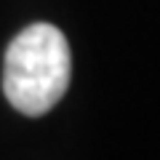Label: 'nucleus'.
<instances>
[{
    "label": "nucleus",
    "instance_id": "f257e3e1",
    "mask_svg": "<svg viewBox=\"0 0 160 160\" xmlns=\"http://www.w3.org/2000/svg\"><path fill=\"white\" fill-rule=\"evenodd\" d=\"M69 69V46L62 29L46 22L29 24L11 40L6 51V99L22 115H46L67 93Z\"/></svg>",
    "mask_w": 160,
    "mask_h": 160
}]
</instances>
